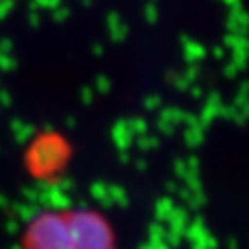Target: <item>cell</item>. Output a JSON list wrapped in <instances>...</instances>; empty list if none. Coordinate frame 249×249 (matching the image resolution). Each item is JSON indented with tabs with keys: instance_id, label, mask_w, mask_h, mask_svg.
<instances>
[{
	"instance_id": "6da1fadb",
	"label": "cell",
	"mask_w": 249,
	"mask_h": 249,
	"mask_svg": "<svg viewBox=\"0 0 249 249\" xmlns=\"http://www.w3.org/2000/svg\"><path fill=\"white\" fill-rule=\"evenodd\" d=\"M20 249H116V234L96 209H46L28 222Z\"/></svg>"
},
{
	"instance_id": "7a4b0ae2",
	"label": "cell",
	"mask_w": 249,
	"mask_h": 249,
	"mask_svg": "<svg viewBox=\"0 0 249 249\" xmlns=\"http://www.w3.org/2000/svg\"><path fill=\"white\" fill-rule=\"evenodd\" d=\"M69 159V146L61 137L43 135L28 150V170L36 178H52L59 174Z\"/></svg>"
}]
</instances>
